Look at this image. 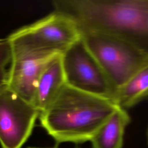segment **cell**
<instances>
[{"mask_svg":"<svg viewBox=\"0 0 148 148\" xmlns=\"http://www.w3.org/2000/svg\"><path fill=\"white\" fill-rule=\"evenodd\" d=\"M52 5L75 23L80 34H109L148 57V0H55Z\"/></svg>","mask_w":148,"mask_h":148,"instance_id":"1","label":"cell"},{"mask_svg":"<svg viewBox=\"0 0 148 148\" xmlns=\"http://www.w3.org/2000/svg\"><path fill=\"white\" fill-rule=\"evenodd\" d=\"M117 107L110 100L66 84L39 118L57 142L82 143L91 140Z\"/></svg>","mask_w":148,"mask_h":148,"instance_id":"2","label":"cell"},{"mask_svg":"<svg viewBox=\"0 0 148 148\" xmlns=\"http://www.w3.org/2000/svg\"><path fill=\"white\" fill-rule=\"evenodd\" d=\"M14 54H62L81 37L75 23L55 11L16 30L8 36Z\"/></svg>","mask_w":148,"mask_h":148,"instance_id":"3","label":"cell"},{"mask_svg":"<svg viewBox=\"0 0 148 148\" xmlns=\"http://www.w3.org/2000/svg\"><path fill=\"white\" fill-rule=\"evenodd\" d=\"M81 36L116 90L148 65L146 55L120 38L99 32Z\"/></svg>","mask_w":148,"mask_h":148,"instance_id":"4","label":"cell"},{"mask_svg":"<svg viewBox=\"0 0 148 148\" xmlns=\"http://www.w3.org/2000/svg\"><path fill=\"white\" fill-rule=\"evenodd\" d=\"M66 84L112 101L116 88L86 45L82 36L62 54Z\"/></svg>","mask_w":148,"mask_h":148,"instance_id":"5","label":"cell"},{"mask_svg":"<svg viewBox=\"0 0 148 148\" xmlns=\"http://www.w3.org/2000/svg\"><path fill=\"white\" fill-rule=\"evenodd\" d=\"M40 114L35 105L8 86L0 90V144L21 148L31 135Z\"/></svg>","mask_w":148,"mask_h":148,"instance_id":"6","label":"cell"},{"mask_svg":"<svg viewBox=\"0 0 148 148\" xmlns=\"http://www.w3.org/2000/svg\"><path fill=\"white\" fill-rule=\"evenodd\" d=\"M61 54L29 53L14 54L8 87L34 104L40 76L50 62Z\"/></svg>","mask_w":148,"mask_h":148,"instance_id":"7","label":"cell"},{"mask_svg":"<svg viewBox=\"0 0 148 148\" xmlns=\"http://www.w3.org/2000/svg\"><path fill=\"white\" fill-rule=\"evenodd\" d=\"M61 54L50 62L39 79L34 105L40 113L50 106L66 84Z\"/></svg>","mask_w":148,"mask_h":148,"instance_id":"8","label":"cell"},{"mask_svg":"<svg viewBox=\"0 0 148 148\" xmlns=\"http://www.w3.org/2000/svg\"><path fill=\"white\" fill-rule=\"evenodd\" d=\"M130 117L118 106L91 139L92 148H122L125 128Z\"/></svg>","mask_w":148,"mask_h":148,"instance_id":"9","label":"cell"},{"mask_svg":"<svg viewBox=\"0 0 148 148\" xmlns=\"http://www.w3.org/2000/svg\"><path fill=\"white\" fill-rule=\"evenodd\" d=\"M148 97V65L117 88L112 101L123 109L133 107Z\"/></svg>","mask_w":148,"mask_h":148,"instance_id":"10","label":"cell"},{"mask_svg":"<svg viewBox=\"0 0 148 148\" xmlns=\"http://www.w3.org/2000/svg\"><path fill=\"white\" fill-rule=\"evenodd\" d=\"M13 57V47L8 37L0 38V90L8 86Z\"/></svg>","mask_w":148,"mask_h":148,"instance_id":"11","label":"cell"},{"mask_svg":"<svg viewBox=\"0 0 148 148\" xmlns=\"http://www.w3.org/2000/svg\"><path fill=\"white\" fill-rule=\"evenodd\" d=\"M28 148H57V147H29Z\"/></svg>","mask_w":148,"mask_h":148,"instance_id":"12","label":"cell"},{"mask_svg":"<svg viewBox=\"0 0 148 148\" xmlns=\"http://www.w3.org/2000/svg\"><path fill=\"white\" fill-rule=\"evenodd\" d=\"M147 140H148V130H147Z\"/></svg>","mask_w":148,"mask_h":148,"instance_id":"13","label":"cell"}]
</instances>
